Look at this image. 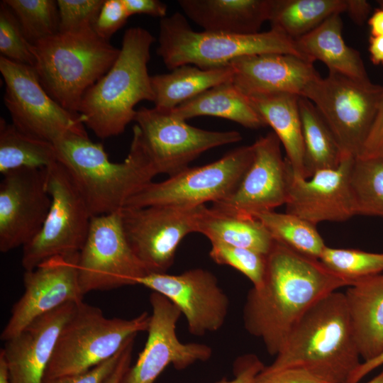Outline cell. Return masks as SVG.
Returning <instances> with one entry per match:
<instances>
[{"label": "cell", "mask_w": 383, "mask_h": 383, "mask_svg": "<svg viewBox=\"0 0 383 383\" xmlns=\"http://www.w3.org/2000/svg\"><path fill=\"white\" fill-rule=\"evenodd\" d=\"M366 383H383V369L377 376Z\"/></svg>", "instance_id": "52"}, {"label": "cell", "mask_w": 383, "mask_h": 383, "mask_svg": "<svg viewBox=\"0 0 383 383\" xmlns=\"http://www.w3.org/2000/svg\"><path fill=\"white\" fill-rule=\"evenodd\" d=\"M129 17L123 0H104L93 30L101 38L109 41Z\"/></svg>", "instance_id": "41"}, {"label": "cell", "mask_w": 383, "mask_h": 383, "mask_svg": "<svg viewBox=\"0 0 383 383\" xmlns=\"http://www.w3.org/2000/svg\"><path fill=\"white\" fill-rule=\"evenodd\" d=\"M211 244L209 256L213 262L237 270L248 278L255 287L261 285L265 273L266 255L244 248Z\"/></svg>", "instance_id": "37"}, {"label": "cell", "mask_w": 383, "mask_h": 383, "mask_svg": "<svg viewBox=\"0 0 383 383\" xmlns=\"http://www.w3.org/2000/svg\"><path fill=\"white\" fill-rule=\"evenodd\" d=\"M360 357L383 353V273L358 281L344 292Z\"/></svg>", "instance_id": "24"}, {"label": "cell", "mask_w": 383, "mask_h": 383, "mask_svg": "<svg viewBox=\"0 0 383 383\" xmlns=\"http://www.w3.org/2000/svg\"><path fill=\"white\" fill-rule=\"evenodd\" d=\"M170 113L187 120L208 116L234 121L246 128L259 129L267 124L250 103L233 83L227 82L214 86L176 107Z\"/></svg>", "instance_id": "27"}, {"label": "cell", "mask_w": 383, "mask_h": 383, "mask_svg": "<svg viewBox=\"0 0 383 383\" xmlns=\"http://www.w3.org/2000/svg\"><path fill=\"white\" fill-rule=\"evenodd\" d=\"M377 3L379 7L383 9V0H377Z\"/></svg>", "instance_id": "53"}, {"label": "cell", "mask_w": 383, "mask_h": 383, "mask_svg": "<svg viewBox=\"0 0 383 383\" xmlns=\"http://www.w3.org/2000/svg\"><path fill=\"white\" fill-rule=\"evenodd\" d=\"M170 300L187 320L192 335L202 336L218 331L225 323L229 299L216 277L201 268L179 274L149 273L137 281Z\"/></svg>", "instance_id": "17"}, {"label": "cell", "mask_w": 383, "mask_h": 383, "mask_svg": "<svg viewBox=\"0 0 383 383\" xmlns=\"http://www.w3.org/2000/svg\"><path fill=\"white\" fill-rule=\"evenodd\" d=\"M47 188L52 199L49 212L39 233L23 247L26 271L50 257L79 253L88 234L91 215L59 160L47 167Z\"/></svg>", "instance_id": "10"}, {"label": "cell", "mask_w": 383, "mask_h": 383, "mask_svg": "<svg viewBox=\"0 0 383 383\" xmlns=\"http://www.w3.org/2000/svg\"><path fill=\"white\" fill-rule=\"evenodd\" d=\"M150 315L131 319L107 318L82 301L62 326L44 380L85 372L116 355L133 336L147 331Z\"/></svg>", "instance_id": "7"}, {"label": "cell", "mask_w": 383, "mask_h": 383, "mask_svg": "<svg viewBox=\"0 0 383 383\" xmlns=\"http://www.w3.org/2000/svg\"><path fill=\"white\" fill-rule=\"evenodd\" d=\"M199 208L150 206L120 211L126 240L149 273H166L172 265L182 240L195 232Z\"/></svg>", "instance_id": "14"}, {"label": "cell", "mask_w": 383, "mask_h": 383, "mask_svg": "<svg viewBox=\"0 0 383 383\" xmlns=\"http://www.w3.org/2000/svg\"><path fill=\"white\" fill-rule=\"evenodd\" d=\"M154 41V36L141 27L126 30L114 64L84 94L78 113L97 137L107 138L123 133L134 121L136 104L154 101L148 71Z\"/></svg>", "instance_id": "4"}, {"label": "cell", "mask_w": 383, "mask_h": 383, "mask_svg": "<svg viewBox=\"0 0 383 383\" xmlns=\"http://www.w3.org/2000/svg\"><path fill=\"white\" fill-rule=\"evenodd\" d=\"M355 159L345 155L336 168L318 171L308 179L296 176L285 159L286 212L315 226L323 221H345L355 216L350 186Z\"/></svg>", "instance_id": "20"}, {"label": "cell", "mask_w": 383, "mask_h": 383, "mask_svg": "<svg viewBox=\"0 0 383 383\" xmlns=\"http://www.w3.org/2000/svg\"><path fill=\"white\" fill-rule=\"evenodd\" d=\"M150 303L152 313L146 343L121 383H154L170 365L184 370L196 362L208 360L212 355L207 345L184 343L179 340L176 328L182 313L170 300L152 292Z\"/></svg>", "instance_id": "16"}, {"label": "cell", "mask_w": 383, "mask_h": 383, "mask_svg": "<svg viewBox=\"0 0 383 383\" xmlns=\"http://www.w3.org/2000/svg\"><path fill=\"white\" fill-rule=\"evenodd\" d=\"M58 160L53 143L18 129L3 118L0 121V172L21 168H46Z\"/></svg>", "instance_id": "32"}, {"label": "cell", "mask_w": 383, "mask_h": 383, "mask_svg": "<svg viewBox=\"0 0 383 383\" xmlns=\"http://www.w3.org/2000/svg\"><path fill=\"white\" fill-rule=\"evenodd\" d=\"M142 142L159 174L169 177L189 167L203 152L242 140L235 131H212L188 124L170 111L141 107L134 117Z\"/></svg>", "instance_id": "12"}, {"label": "cell", "mask_w": 383, "mask_h": 383, "mask_svg": "<svg viewBox=\"0 0 383 383\" xmlns=\"http://www.w3.org/2000/svg\"><path fill=\"white\" fill-rule=\"evenodd\" d=\"M0 72L6 85L4 101L18 129L53 144L69 134L88 135L81 116L50 96L34 67L0 56Z\"/></svg>", "instance_id": "11"}, {"label": "cell", "mask_w": 383, "mask_h": 383, "mask_svg": "<svg viewBox=\"0 0 383 383\" xmlns=\"http://www.w3.org/2000/svg\"><path fill=\"white\" fill-rule=\"evenodd\" d=\"M354 283L318 259L274 240L266 255L262 283L248 292L243 310L245 330L276 355L303 315L326 295Z\"/></svg>", "instance_id": "1"}, {"label": "cell", "mask_w": 383, "mask_h": 383, "mask_svg": "<svg viewBox=\"0 0 383 383\" xmlns=\"http://www.w3.org/2000/svg\"><path fill=\"white\" fill-rule=\"evenodd\" d=\"M123 348L112 357L85 372L46 379L43 383H104L116 366Z\"/></svg>", "instance_id": "42"}, {"label": "cell", "mask_w": 383, "mask_h": 383, "mask_svg": "<svg viewBox=\"0 0 383 383\" xmlns=\"http://www.w3.org/2000/svg\"><path fill=\"white\" fill-rule=\"evenodd\" d=\"M299 108L304 148L305 178L308 179L318 171L336 168L345 155L314 104L300 96Z\"/></svg>", "instance_id": "30"}, {"label": "cell", "mask_w": 383, "mask_h": 383, "mask_svg": "<svg viewBox=\"0 0 383 383\" xmlns=\"http://www.w3.org/2000/svg\"><path fill=\"white\" fill-rule=\"evenodd\" d=\"M0 383H10L4 357L0 353Z\"/></svg>", "instance_id": "51"}, {"label": "cell", "mask_w": 383, "mask_h": 383, "mask_svg": "<svg viewBox=\"0 0 383 383\" xmlns=\"http://www.w3.org/2000/svg\"><path fill=\"white\" fill-rule=\"evenodd\" d=\"M368 51L370 60L374 65H383V35H370L369 38Z\"/></svg>", "instance_id": "49"}, {"label": "cell", "mask_w": 383, "mask_h": 383, "mask_svg": "<svg viewBox=\"0 0 383 383\" xmlns=\"http://www.w3.org/2000/svg\"><path fill=\"white\" fill-rule=\"evenodd\" d=\"M0 52L1 56L10 60L35 67L31 44L26 38L16 16L4 1L0 3Z\"/></svg>", "instance_id": "38"}, {"label": "cell", "mask_w": 383, "mask_h": 383, "mask_svg": "<svg viewBox=\"0 0 383 383\" xmlns=\"http://www.w3.org/2000/svg\"><path fill=\"white\" fill-rule=\"evenodd\" d=\"M16 16L32 45L59 32V13L54 0H3Z\"/></svg>", "instance_id": "35"}, {"label": "cell", "mask_w": 383, "mask_h": 383, "mask_svg": "<svg viewBox=\"0 0 383 383\" xmlns=\"http://www.w3.org/2000/svg\"><path fill=\"white\" fill-rule=\"evenodd\" d=\"M251 383H333L316 372L300 367L275 368L270 365L255 376Z\"/></svg>", "instance_id": "40"}, {"label": "cell", "mask_w": 383, "mask_h": 383, "mask_svg": "<svg viewBox=\"0 0 383 383\" xmlns=\"http://www.w3.org/2000/svg\"><path fill=\"white\" fill-rule=\"evenodd\" d=\"M233 74L231 65L210 70L184 65L169 73L151 76L155 108L170 111L214 86L232 81Z\"/></svg>", "instance_id": "29"}, {"label": "cell", "mask_w": 383, "mask_h": 383, "mask_svg": "<svg viewBox=\"0 0 383 383\" xmlns=\"http://www.w3.org/2000/svg\"><path fill=\"white\" fill-rule=\"evenodd\" d=\"M46 168H21L3 175L0 184V251L31 241L51 206Z\"/></svg>", "instance_id": "18"}, {"label": "cell", "mask_w": 383, "mask_h": 383, "mask_svg": "<svg viewBox=\"0 0 383 383\" xmlns=\"http://www.w3.org/2000/svg\"><path fill=\"white\" fill-rule=\"evenodd\" d=\"M382 365L383 353L372 360L361 362L348 383H358L360 380L365 377L367 374Z\"/></svg>", "instance_id": "48"}, {"label": "cell", "mask_w": 383, "mask_h": 383, "mask_svg": "<svg viewBox=\"0 0 383 383\" xmlns=\"http://www.w3.org/2000/svg\"><path fill=\"white\" fill-rule=\"evenodd\" d=\"M195 232L206 236L211 243L244 248L267 255L274 240L258 219L229 214L206 205L200 206Z\"/></svg>", "instance_id": "28"}, {"label": "cell", "mask_w": 383, "mask_h": 383, "mask_svg": "<svg viewBox=\"0 0 383 383\" xmlns=\"http://www.w3.org/2000/svg\"><path fill=\"white\" fill-rule=\"evenodd\" d=\"M371 36L383 35V9L378 7L371 13L367 20Z\"/></svg>", "instance_id": "50"}, {"label": "cell", "mask_w": 383, "mask_h": 383, "mask_svg": "<svg viewBox=\"0 0 383 383\" xmlns=\"http://www.w3.org/2000/svg\"><path fill=\"white\" fill-rule=\"evenodd\" d=\"M59 32L93 28L104 0H57Z\"/></svg>", "instance_id": "39"}, {"label": "cell", "mask_w": 383, "mask_h": 383, "mask_svg": "<svg viewBox=\"0 0 383 383\" xmlns=\"http://www.w3.org/2000/svg\"><path fill=\"white\" fill-rule=\"evenodd\" d=\"M79 281L84 295L137 284L149 272L125 236L120 211L91 216L79 255Z\"/></svg>", "instance_id": "13"}, {"label": "cell", "mask_w": 383, "mask_h": 383, "mask_svg": "<svg viewBox=\"0 0 383 383\" xmlns=\"http://www.w3.org/2000/svg\"><path fill=\"white\" fill-rule=\"evenodd\" d=\"M135 338V336H133L126 342L116 366L104 383H121L124 374L131 367Z\"/></svg>", "instance_id": "46"}, {"label": "cell", "mask_w": 383, "mask_h": 383, "mask_svg": "<svg viewBox=\"0 0 383 383\" xmlns=\"http://www.w3.org/2000/svg\"><path fill=\"white\" fill-rule=\"evenodd\" d=\"M357 157L383 160V94L373 123Z\"/></svg>", "instance_id": "43"}, {"label": "cell", "mask_w": 383, "mask_h": 383, "mask_svg": "<svg viewBox=\"0 0 383 383\" xmlns=\"http://www.w3.org/2000/svg\"><path fill=\"white\" fill-rule=\"evenodd\" d=\"M340 15H332L316 28L296 39V45L306 59L323 62L330 73L359 81H371L360 53L343 40Z\"/></svg>", "instance_id": "25"}, {"label": "cell", "mask_w": 383, "mask_h": 383, "mask_svg": "<svg viewBox=\"0 0 383 383\" xmlns=\"http://www.w3.org/2000/svg\"><path fill=\"white\" fill-rule=\"evenodd\" d=\"M158 40L157 54L171 70L184 65L216 69L230 65L238 57L263 53H287L306 59L295 40L276 29L245 35L199 32L178 12L161 18Z\"/></svg>", "instance_id": "6"}, {"label": "cell", "mask_w": 383, "mask_h": 383, "mask_svg": "<svg viewBox=\"0 0 383 383\" xmlns=\"http://www.w3.org/2000/svg\"><path fill=\"white\" fill-rule=\"evenodd\" d=\"M54 145L58 160L72 177L91 216L121 211L158 174L136 125L128 154L121 162L110 161L102 144L92 142L88 135L69 134Z\"/></svg>", "instance_id": "2"}, {"label": "cell", "mask_w": 383, "mask_h": 383, "mask_svg": "<svg viewBox=\"0 0 383 383\" xmlns=\"http://www.w3.org/2000/svg\"><path fill=\"white\" fill-rule=\"evenodd\" d=\"M347 6L348 0H272L269 21L271 28L296 40Z\"/></svg>", "instance_id": "31"}, {"label": "cell", "mask_w": 383, "mask_h": 383, "mask_svg": "<svg viewBox=\"0 0 383 383\" xmlns=\"http://www.w3.org/2000/svg\"><path fill=\"white\" fill-rule=\"evenodd\" d=\"M39 81L58 104L78 113L87 91L113 66L120 49L93 28L58 32L31 45Z\"/></svg>", "instance_id": "5"}, {"label": "cell", "mask_w": 383, "mask_h": 383, "mask_svg": "<svg viewBox=\"0 0 383 383\" xmlns=\"http://www.w3.org/2000/svg\"><path fill=\"white\" fill-rule=\"evenodd\" d=\"M372 6L366 0H348L346 13L357 25L367 21L371 15Z\"/></svg>", "instance_id": "47"}, {"label": "cell", "mask_w": 383, "mask_h": 383, "mask_svg": "<svg viewBox=\"0 0 383 383\" xmlns=\"http://www.w3.org/2000/svg\"><path fill=\"white\" fill-rule=\"evenodd\" d=\"M77 303H67L42 315L5 341L1 350L10 383H43L59 333Z\"/></svg>", "instance_id": "21"}, {"label": "cell", "mask_w": 383, "mask_h": 383, "mask_svg": "<svg viewBox=\"0 0 383 383\" xmlns=\"http://www.w3.org/2000/svg\"><path fill=\"white\" fill-rule=\"evenodd\" d=\"M281 143L274 132L261 136L252 143L253 158L235 192L227 199L212 204L221 211L244 218L286 204L287 162Z\"/></svg>", "instance_id": "19"}, {"label": "cell", "mask_w": 383, "mask_h": 383, "mask_svg": "<svg viewBox=\"0 0 383 383\" xmlns=\"http://www.w3.org/2000/svg\"><path fill=\"white\" fill-rule=\"evenodd\" d=\"M129 16L147 14L161 18L166 17L167 7L158 0H123Z\"/></svg>", "instance_id": "45"}, {"label": "cell", "mask_w": 383, "mask_h": 383, "mask_svg": "<svg viewBox=\"0 0 383 383\" xmlns=\"http://www.w3.org/2000/svg\"><path fill=\"white\" fill-rule=\"evenodd\" d=\"M360 358L345 294L335 291L303 315L270 366L304 367L333 383H348Z\"/></svg>", "instance_id": "3"}, {"label": "cell", "mask_w": 383, "mask_h": 383, "mask_svg": "<svg viewBox=\"0 0 383 383\" xmlns=\"http://www.w3.org/2000/svg\"><path fill=\"white\" fill-rule=\"evenodd\" d=\"M264 367L262 361L255 355H244L238 357L234 363L233 379H223L216 383H251Z\"/></svg>", "instance_id": "44"}, {"label": "cell", "mask_w": 383, "mask_h": 383, "mask_svg": "<svg viewBox=\"0 0 383 383\" xmlns=\"http://www.w3.org/2000/svg\"><path fill=\"white\" fill-rule=\"evenodd\" d=\"M272 0H179L184 14L204 30L229 34L260 32Z\"/></svg>", "instance_id": "23"}, {"label": "cell", "mask_w": 383, "mask_h": 383, "mask_svg": "<svg viewBox=\"0 0 383 383\" xmlns=\"http://www.w3.org/2000/svg\"><path fill=\"white\" fill-rule=\"evenodd\" d=\"M275 241L304 255L318 259L326 246L316 226L289 213L266 211L256 216Z\"/></svg>", "instance_id": "33"}, {"label": "cell", "mask_w": 383, "mask_h": 383, "mask_svg": "<svg viewBox=\"0 0 383 383\" xmlns=\"http://www.w3.org/2000/svg\"><path fill=\"white\" fill-rule=\"evenodd\" d=\"M383 86L341 74L321 75L306 87L310 100L335 135L344 155L357 157L374 119Z\"/></svg>", "instance_id": "9"}, {"label": "cell", "mask_w": 383, "mask_h": 383, "mask_svg": "<svg viewBox=\"0 0 383 383\" xmlns=\"http://www.w3.org/2000/svg\"><path fill=\"white\" fill-rule=\"evenodd\" d=\"M252 106L283 145L294 174L305 178L304 148L299 113L300 96L289 93H272L248 96Z\"/></svg>", "instance_id": "26"}, {"label": "cell", "mask_w": 383, "mask_h": 383, "mask_svg": "<svg viewBox=\"0 0 383 383\" xmlns=\"http://www.w3.org/2000/svg\"><path fill=\"white\" fill-rule=\"evenodd\" d=\"M253 146H240L219 160L187 167L160 182H152L133 196L124 207L165 206L192 209L230 196L253 158Z\"/></svg>", "instance_id": "8"}, {"label": "cell", "mask_w": 383, "mask_h": 383, "mask_svg": "<svg viewBox=\"0 0 383 383\" xmlns=\"http://www.w3.org/2000/svg\"><path fill=\"white\" fill-rule=\"evenodd\" d=\"M233 83L245 96L289 93L303 96L320 76L313 62L287 53H263L236 58L231 64Z\"/></svg>", "instance_id": "22"}, {"label": "cell", "mask_w": 383, "mask_h": 383, "mask_svg": "<svg viewBox=\"0 0 383 383\" xmlns=\"http://www.w3.org/2000/svg\"><path fill=\"white\" fill-rule=\"evenodd\" d=\"M350 186L355 215L383 217V160L355 157Z\"/></svg>", "instance_id": "34"}, {"label": "cell", "mask_w": 383, "mask_h": 383, "mask_svg": "<svg viewBox=\"0 0 383 383\" xmlns=\"http://www.w3.org/2000/svg\"><path fill=\"white\" fill-rule=\"evenodd\" d=\"M79 253L50 257L23 275L24 292L13 304L1 333L7 341L38 317L70 302L83 301L79 281Z\"/></svg>", "instance_id": "15"}, {"label": "cell", "mask_w": 383, "mask_h": 383, "mask_svg": "<svg viewBox=\"0 0 383 383\" xmlns=\"http://www.w3.org/2000/svg\"><path fill=\"white\" fill-rule=\"evenodd\" d=\"M319 260L331 271L354 284L383 272V253L326 246Z\"/></svg>", "instance_id": "36"}]
</instances>
